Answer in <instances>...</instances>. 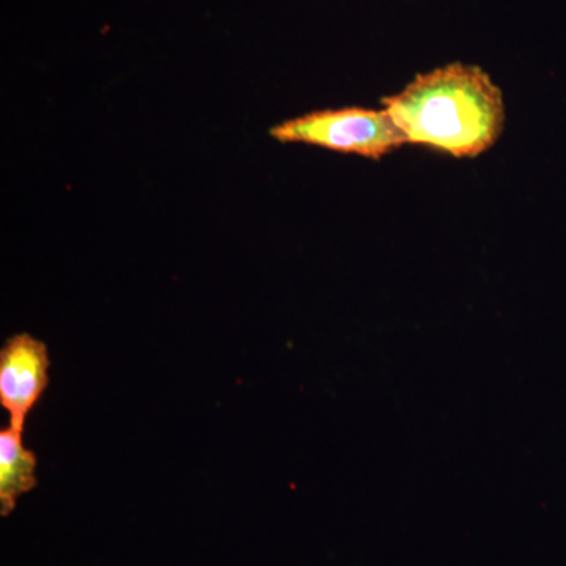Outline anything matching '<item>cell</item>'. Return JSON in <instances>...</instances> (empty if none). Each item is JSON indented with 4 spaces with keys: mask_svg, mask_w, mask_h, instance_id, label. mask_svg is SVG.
<instances>
[{
    "mask_svg": "<svg viewBox=\"0 0 566 566\" xmlns=\"http://www.w3.org/2000/svg\"><path fill=\"white\" fill-rule=\"evenodd\" d=\"M382 104L406 144L424 145L455 158L490 150L504 129L501 88L474 65L452 63L419 74Z\"/></svg>",
    "mask_w": 566,
    "mask_h": 566,
    "instance_id": "cell-1",
    "label": "cell"
},
{
    "mask_svg": "<svg viewBox=\"0 0 566 566\" xmlns=\"http://www.w3.org/2000/svg\"><path fill=\"white\" fill-rule=\"evenodd\" d=\"M271 136L283 144L315 145L375 161L406 144L386 111L363 107L311 112L274 126Z\"/></svg>",
    "mask_w": 566,
    "mask_h": 566,
    "instance_id": "cell-2",
    "label": "cell"
},
{
    "mask_svg": "<svg viewBox=\"0 0 566 566\" xmlns=\"http://www.w3.org/2000/svg\"><path fill=\"white\" fill-rule=\"evenodd\" d=\"M50 354L39 338L22 333L7 338L0 349V406L9 427L24 431L25 419L50 385Z\"/></svg>",
    "mask_w": 566,
    "mask_h": 566,
    "instance_id": "cell-3",
    "label": "cell"
},
{
    "mask_svg": "<svg viewBox=\"0 0 566 566\" xmlns=\"http://www.w3.org/2000/svg\"><path fill=\"white\" fill-rule=\"evenodd\" d=\"M36 455L22 444V431L14 428L0 430V515L7 517L17 506L18 499L35 490Z\"/></svg>",
    "mask_w": 566,
    "mask_h": 566,
    "instance_id": "cell-4",
    "label": "cell"
}]
</instances>
